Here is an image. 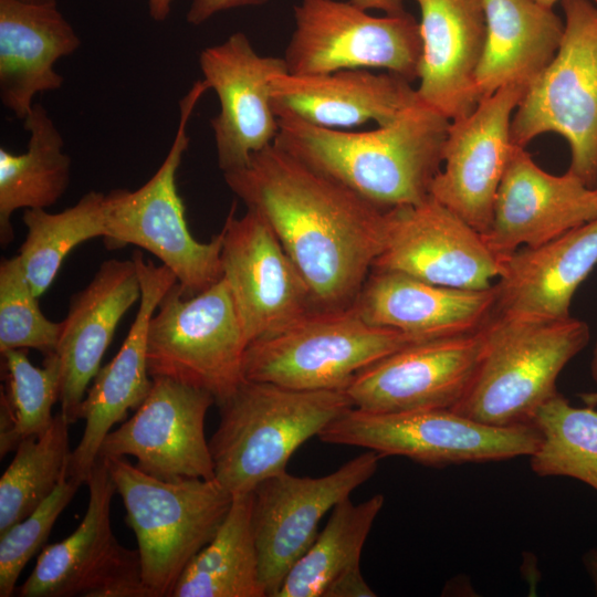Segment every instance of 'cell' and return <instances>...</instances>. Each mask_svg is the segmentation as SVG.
Here are the masks:
<instances>
[{
    "label": "cell",
    "mask_w": 597,
    "mask_h": 597,
    "mask_svg": "<svg viewBox=\"0 0 597 597\" xmlns=\"http://www.w3.org/2000/svg\"><path fill=\"white\" fill-rule=\"evenodd\" d=\"M223 177L272 229L317 307H352L384 249L387 210L274 144Z\"/></svg>",
    "instance_id": "obj_1"
},
{
    "label": "cell",
    "mask_w": 597,
    "mask_h": 597,
    "mask_svg": "<svg viewBox=\"0 0 597 597\" xmlns=\"http://www.w3.org/2000/svg\"><path fill=\"white\" fill-rule=\"evenodd\" d=\"M276 117L274 145L386 210L430 196L450 124L420 100L365 132L321 127L290 114Z\"/></svg>",
    "instance_id": "obj_2"
},
{
    "label": "cell",
    "mask_w": 597,
    "mask_h": 597,
    "mask_svg": "<svg viewBox=\"0 0 597 597\" xmlns=\"http://www.w3.org/2000/svg\"><path fill=\"white\" fill-rule=\"evenodd\" d=\"M218 407L220 422L209 440L214 479L235 496L286 471L297 448L353 405L344 389L244 380Z\"/></svg>",
    "instance_id": "obj_3"
},
{
    "label": "cell",
    "mask_w": 597,
    "mask_h": 597,
    "mask_svg": "<svg viewBox=\"0 0 597 597\" xmlns=\"http://www.w3.org/2000/svg\"><path fill=\"white\" fill-rule=\"evenodd\" d=\"M485 349L463 399L452 409L491 426L531 423L536 410L558 394L557 378L589 341L588 325L561 320L493 315Z\"/></svg>",
    "instance_id": "obj_4"
},
{
    "label": "cell",
    "mask_w": 597,
    "mask_h": 597,
    "mask_svg": "<svg viewBox=\"0 0 597 597\" xmlns=\"http://www.w3.org/2000/svg\"><path fill=\"white\" fill-rule=\"evenodd\" d=\"M102 460L136 536L148 596H171L187 565L216 535L233 496L216 479L168 481L124 457Z\"/></svg>",
    "instance_id": "obj_5"
},
{
    "label": "cell",
    "mask_w": 597,
    "mask_h": 597,
    "mask_svg": "<svg viewBox=\"0 0 597 597\" xmlns=\"http://www.w3.org/2000/svg\"><path fill=\"white\" fill-rule=\"evenodd\" d=\"M208 90L206 82L199 80L179 101L177 130L156 172L136 190L114 189L104 198L106 247L134 244L147 250L174 272L185 297L205 291L223 276L222 229L209 242L197 241L187 226L176 185L177 170L189 145L187 126Z\"/></svg>",
    "instance_id": "obj_6"
},
{
    "label": "cell",
    "mask_w": 597,
    "mask_h": 597,
    "mask_svg": "<svg viewBox=\"0 0 597 597\" xmlns=\"http://www.w3.org/2000/svg\"><path fill=\"white\" fill-rule=\"evenodd\" d=\"M564 33L559 48L530 84L514 111L512 143L525 147L545 133L561 135L570 148L572 172L597 185V4L559 0Z\"/></svg>",
    "instance_id": "obj_7"
},
{
    "label": "cell",
    "mask_w": 597,
    "mask_h": 597,
    "mask_svg": "<svg viewBox=\"0 0 597 597\" xmlns=\"http://www.w3.org/2000/svg\"><path fill=\"white\" fill-rule=\"evenodd\" d=\"M416 342L367 322L354 306L317 310L279 334L249 343L243 375L301 390L345 389L363 369Z\"/></svg>",
    "instance_id": "obj_8"
},
{
    "label": "cell",
    "mask_w": 597,
    "mask_h": 597,
    "mask_svg": "<svg viewBox=\"0 0 597 597\" xmlns=\"http://www.w3.org/2000/svg\"><path fill=\"white\" fill-rule=\"evenodd\" d=\"M248 344L223 276L190 297L177 282L149 323L148 374L203 389L219 406L245 380Z\"/></svg>",
    "instance_id": "obj_9"
},
{
    "label": "cell",
    "mask_w": 597,
    "mask_h": 597,
    "mask_svg": "<svg viewBox=\"0 0 597 597\" xmlns=\"http://www.w3.org/2000/svg\"><path fill=\"white\" fill-rule=\"evenodd\" d=\"M318 438L429 467L530 457L542 439L533 423L491 426L452 409L370 412L355 407L328 423Z\"/></svg>",
    "instance_id": "obj_10"
},
{
    "label": "cell",
    "mask_w": 597,
    "mask_h": 597,
    "mask_svg": "<svg viewBox=\"0 0 597 597\" xmlns=\"http://www.w3.org/2000/svg\"><path fill=\"white\" fill-rule=\"evenodd\" d=\"M293 15L283 56L289 73L383 69L418 80L421 38L411 13L375 17L349 1L300 0Z\"/></svg>",
    "instance_id": "obj_11"
},
{
    "label": "cell",
    "mask_w": 597,
    "mask_h": 597,
    "mask_svg": "<svg viewBox=\"0 0 597 597\" xmlns=\"http://www.w3.org/2000/svg\"><path fill=\"white\" fill-rule=\"evenodd\" d=\"M88 505L77 528L44 546L35 566L17 588L20 597H149L137 549L123 546L111 521L114 480L97 459L86 481Z\"/></svg>",
    "instance_id": "obj_12"
},
{
    "label": "cell",
    "mask_w": 597,
    "mask_h": 597,
    "mask_svg": "<svg viewBox=\"0 0 597 597\" xmlns=\"http://www.w3.org/2000/svg\"><path fill=\"white\" fill-rule=\"evenodd\" d=\"M221 263L249 343L273 336L320 310L312 291L279 239L256 212L235 216L222 228Z\"/></svg>",
    "instance_id": "obj_13"
},
{
    "label": "cell",
    "mask_w": 597,
    "mask_h": 597,
    "mask_svg": "<svg viewBox=\"0 0 597 597\" xmlns=\"http://www.w3.org/2000/svg\"><path fill=\"white\" fill-rule=\"evenodd\" d=\"M380 459L367 450L318 478L284 471L252 492V526L266 597H276L292 566L316 538L323 516L368 481Z\"/></svg>",
    "instance_id": "obj_14"
},
{
    "label": "cell",
    "mask_w": 597,
    "mask_h": 597,
    "mask_svg": "<svg viewBox=\"0 0 597 597\" xmlns=\"http://www.w3.org/2000/svg\"><path fill=\"white\" fill-rule=\"evenodd\" d=\"M503 269L483 235L431 196L387 210L385 245L373 265L463 290L493 286Z\"/></svg>",
    "instance_id": "obj_15"
},
{
    "label": "cell",
    "mask_w": 597,
    "mask_h": 597,
    "mask_svg": "<svg viewBox=\"0 0 597 597\" xmlns=\"http://www.w3.org/2000/svg\"><path fill=\"white\" fill-rule=\"evenodd\" d=\"M485 325L411 343L366 367L344 389L353 407L370 412L454 409L482 360Z\"/></svg>",
    "instance_id": "obj_16"
},
{
    "label": "cell",
    "mask_w": 597,
    "mask_h": 597,
    "mask_svg": "<svg viewBox=\"0 0 597 597\" xmlns=\"http://www.w3.org/2000/svg\"><path fill=\"white\" fill-rule=\"evenodd\" d=\"M213 396L170 378L154 377L135 413L103 440L100 459L132 455L161 480L214 479L205 419Z\"/></svg>",
    "instance_id": "obj_17"
},
{
    "label": "cell",
    "mask_w": 597,
    "mask_h": 597,
    "mask_svg": "<svg viewBox=\"0 0 597 597\" xmlns=\"http://www.w3.org/2000/svg\"><path fill=\"white\" fill-rule=\"evenodd\" d=\"M527 87L507 85L480 101L467 116L450 121L443 167L430 196L481 234L491 224L498 188L513 147L511 122Z\"/></svg>",
    "instance_id": "obj_18"
},
{
    "label": "cell",
    "mask_w": 597,
    "mask_h": 597,
    "mask_svg": "<svg viewBox=\"0 0 597 597\" xmlns=\"http://www.w3.org/2000/svg\"><path fill=\"white\" fill-rule=\"evenodd\" d=\"M198 61L202 80L220 103L210 119L218 166L223 172L241 168L275 140L279 123L270 81L287 72L285 61L259 54L243 32L205 48Z\"/></svg>",
    "instance_id": "obj_19"
},
{
    "label": "cell",
    "mask_w": 597,
    "mask_h": 597,
    "mask_svg": "<svg viewBox=\"0 0 597 597\" xmlns=\"http://www.w3.org/2000/svg\"><path fill=\"white\" fill-rule=\"evenodd\" d=\"M597 218V188L567 170H543L513 144L495 196L492 221L482 234L503 261L521 247H538Z\"/></svg>",
    "instance_id": "obj_20"
},
{
    "label": "cell",
    "mask_w": 597,
    "mask_h": 597,
    "mask_svg": "<svg viewBox=\"0 0 597 597\" xmlns=\"http://www.w3.org/2000/svg\"><path fill=\"white\" fill-rule=\"evenodd\" d=\"M142 296L134 322L114 358L101 367L81 407L85 420L82 438L72 451L69 478L86 483L98 459V451L112 427L129 409H137L148 396L153 378L147 369L149 323L164 295L177 277L166 265H156L140 251L133 254Z\"/></svg>",
    "instance_id": "obj_21"
},
{
    "label": "cell",
    "mask_w": 597,
    "mask_h": 597,
    "mask_svg": "<svg viewBox=\"0 0 597 597\" xmlns=\"http://www.w3.org/2000/svg\"><path fill=\"white\" fill-rule=\"evenodd\" d=\"M140 296L134 260L109 259L71 297L55 350L61 367V412L70 425L81 419L87 387L101 368L115 329Z\"/></svg>",
    "instance_id": "obj_22"
},
{
    "label": "cell",
    "mask_w": 597,
    "mask_h": 597,
    "mask_svg": "<svg viewBox=\"0 0 597 597\" xmlns=\"http://www.w3.org/2000/svg\"><path fill=\"white\" fill-rule=\"evenodd\" d=\"M413 1L421 38L417 95L449 121L464 117L480 103L475 74L486 38L482 2Z\"/></svg>",
    "instance_id": "obj_23"
},
{
    "label": "cell",
    "mask_w": 597,
    "mask_h": 597,
    "mask_svg": "<svg viewBox=\"0 0 597 597\" xmlns=\"http://www.w3.org/2000/svg\"><path fill=\"white\" fill-rule=\"evenodd\" d=\"M270 85L276 116L290 114L334 129L367 122L388 124L419 101L404 77L364 69L306 75L285 72L272 76Z\"/></svg>",
    "instance_id": "obj_24"
},
{
    "label": "cell",
    "mask_w": 597,
    "mask_h": 597,
    "mask_svg": "<svg viewBox=\"0 0 597 597\" xmlns=\"http://www.w3.org/2000/svg\"><path fill=\"white\" fill-rule=\"evenodd\" d=\"M493 286L463 290L392 271L371 270L354 308L367 322L419 341L476 332L492 318Z\"/></svg>",
    "instance_id": "obj_25"
},
{
    "label": "cell",
    "mask_w": 597,
    "mask_h": 597,
    "mask_svg": "<svg viewBox=\"0 0 597 597\" xmlns=\"http://www.w3.org/2000/svg\"><path fill=\"white\" fill-rule=\"evenodd\" d=\"M597 264V218L538 247H521L504 260L494 283L495 316L561 320Z\"/></svg>",
    "instance_id": "obj_26"
},
{
    "label": "cell",
    "mask_w": 597,
    "mask_h": 597,
    "mask_svg": "<svg viewBox=\"0 0 597 597\" xmlns=\"http://www.w3.org/2000/svg\"><path fill=\"white\" fill-rule=\"evenodd\" d=\"M81 39L56 0H0V100L19 119L39 93L59 90L63 76L54 64L74 53Z\"/></svg>",
    "instance_id": "obj_27"
},
{
    "label": "cell",
    "mask_w": 597,
    "mask_h": 597,
    "mask_svg": "<svg viewBox=\"0 0 597 597\" xmlns=\"http://www.w3.org/2000/svg\"><path fill=\"white\" fill-rule=\"evenodd\" d=\"M486 38L475 74L480 101L507 85L528 87L555 56L564 21L536 0H481Z\"/></svg>",
    "instance_id": "obj_28"
},
{
    "label": "cell",
    "mask_w": 597,
    "mask_h": 597,
    "mask_svg": "<svg viewBox=\"0 0 597 597\" xmlns=\"http://www.w3.org/2000/svg\"><path fill=\"white\" fill-rule=\"evenodd\" d=\"M383 494L336 504L323 531L292 566L276 597H374L360 572V556L384 506Z\"/></svg>",
    "instance_id": "obj_29"
},
{
    "label": "cell",
    "mask_w": 597,
    "mask_h": 597,
    "mask_svg": "<svg viewBox=\"0 0 597 597\" xmlns=\"http://www.w3.org/2000/svg\"><path fill=\"white\" fill-rule=\"evenodd\" d=\"M29 132L27 151L0 148V243L13 240L11 214L19 209L53 206L70 184L71 159L63 151V137L46 109L34 103L24 118Z\"/></svg>",
    "instance_id": "obj_30"
},
{
    "label": "cell",
    "mask_w": 597,
    "mask_h": 597,
    "mask_svg": "<svg viewBox=\"0 0 597 597\" xmlns=\"http://www.w3.org/2000/svg\"><path fill=\"white\" fill-rule=\"evenodd\" d=\"M252 505L253 493L233 496L216 535L187 565L171 597H266Z\"/></svg>",
    "instance_id": "obj_31"
},
{
    "label": "cell",
    "mask_w": 597,
    "mask_h": 597,
    "mask_svg": "<svg viewBox=\"0 0 597 597\" xmlns=\"http://www.w3.org/2000/svg\"><path fill=\"white\" fill-rule=\"evenodd\" d=\"M105 193L91 190L74 206L57 213L45 209H25L28 229L18 256L36 297L54 281L66 255L90 239L104 237Z\"/></svg>",
    "instance_id": "obj_32"
},
{
    "label": "cell",
    "mask_w": 597,
    "mask_h": 597,
    "mask_svg": "<svg viewBox=\"0 0 597 597\" xmlns=\"http://www.w3.org/2000/svg\"><path fill=\"white\" fill-rule=\"evenodd\" d=\"M70 426L60 411L44 432L15 448L0 479V534L31 514L69 476Z\"/></svg>",
    "instance_id": "obj_33"
},
{
    "label": "cell",
    "mask_w": 597,
    "mask_h": 597,
    "mask_svg": "<svg viewBox=\"0 0 597 597\" xmlns=\"http://www.w3.org/2000/svg\"><path fill=\"white\" fill-rule=\"evenodd\" d=\"M4 387L0 397V457L19 443L44 432L53 421L52 408L60 401L61 367L55 353L46 355L42 367L34 366L28 349L1 353Z\"/></svg>",
    "instance_id": "obj_34"
},
{
    "label": "cell",
    "mask_w": 597,
    "mask_h": 597,
    "mask_svg": "<svg viewBox=\"0 0 597 597\" xmlns=\"http://www.w3.org/2000/svg\"><path fill=\"white\" fill-rule=\"evenodd\" d=\"M541 442L530 455L538 476H568L597 491V407H574L559 392L532 419Z\"/></svg>",
    "instance_id": "obj_35"
},
{
    "label": "cell",
    "mask_w": 597,
    "mask_h": 597,
    "mask_svg": "<svg viewBox=\"0 0 597 597\" xmlns=\"http://www.w3.org/2000/svg\"><path fill=\"white\" fill-rule=\"evenodd\" d=\"M39 297L18 255L0 263V353L33 348L44 356L55 353L63 322H52L39 307Z\"/></svg>",
    "instance_id": "obj_36"
},
{
    "label": "cell",
    "mask_w": 597,
    "mask_h": 597,
    "mask_svg": "<svg viewBox=\"0 0 597 597\" xmlns=\"http://www.w3.org/2000/svg\"><path fill=\"white\" fill-rule=\"evenodd\" d=\"M81 484L64 478L31 514L0 534V596L10 597L28 562L44 546L51 530Z\"/></svg>",
    "instance_id": "obj_37"
},
{
    "label": "cell",
    "mask_w": 597,
    "mask_h": 597,
    "mask_svg": "<svg viewBox=\"0 0 597 597\" xmlns=\"http://www.w3.org/2000/svg\"><path fill=\"white\" fill-rule=\"evenodd\" d=\"M270 0H192L187 12V22L199 25L216 13L240 7L262 6Z\"/></svg>",
    "instance_id": "obj_38"
},
{
    "label": "cell",
    "mask_w": 597,
    "mask_h": 597,
    "mask_svg": "<svg viewBox=\"0 0 597 597\" xmlns=\"http://www.w3.org/2000/svg\"><path fill=\"white\" fill-rule=\"evenodd\" d=\"M355 7L369 11L378 10L386 15H402L407 13L405 0H348Z\"/></svg>",
    "instance_id": "obj_39"
},
{
    "label": "cell",
    "mask_w": 597,
    "mask_h": 597,
    "mask_svg": "<svg viewBox=\"0 0 597 597\" xmlns=\"http://www.w3.org/2000/svg\"><path fill=\"white\" fill-rule=\"evenodd\" d=\"M148 11L153 20L157 22L165 21L170 11L174 0H147Z\"/></svg>",
    "instance_id": "obj_40"
},
{
    "label": "cell",
    "mask_w": 597,
    "mask_h": 597,
    "mask_svg": "<svg viewBox=\"0 0 597 597\" xmlns=\"http://www.w3.org/2000/svg\"><path fill=\"white\" fill-rule=\"evenodd\" d=\"M583 562L595 587L597 595V548L589 549L583 557Z\"/></svg>",
    "instance_id": "obj_41"
},
{
    "label": "cell",
    "mask_w": 597,
    "mask_h": 597,
    "mask_svg": "<svg viewBox=\"0 0 597 597\" xmlns=\"http://www.w3.org/2000/svg\"><path fill=\"white\" fill-rule=\"evenodd\" d=\"M579 398L586 406L597 407V390L579 394Z\"/></svg>",
    "instance_id": "obj_42"
},
{
    "label": "cell",
    "mask_w": 597,
    "mask_h": 597,
    "mask_svg": "<svg viewBox=\"0 0 597 597\" xmlns=\"http://www.w3.org/2000/svg\"><path fill=\"white\" fill-rule=\"evenodd\" d=\"M590 374L593 380L597 384V341L594 347L593 357L590 362Z\"/></svg>",
    "instance_id": "obj_43"
},
{
    "label": "cell",
    "mask_w": 597,
    "mask_h": 597,
    "mask_svg": "<svg viewBox=\"0 0 597 597\" xmlns=\"http://www.w3.org/2000/svg\"><path fill=\"white\" fill-rule=\"evenodd\" d=\"M538 3L545 6V7H548V8H553L554 4L556 2H558L559 0H536Z\"/></svg>",
    "instance_id": "obj_44"
},
{
    "label": "cell",
    "mask_w": 597,
    "mask_h": 597,
    "mask_svg": "<svg viewBox=\"0 0 597 597\" xmlns=\"http://www.w3.org/2000/svg\"><path fill=\"white\" fill-rule=\"evenodd\" d=\"M21 1H25V2H45V1H50V0H21Z\"/></svg>",
    "instance_id": "obj_45"
},
{
    "label": "cell",
    "mask_w": 597,
    "mask_h": 597,
    "mask_svg": "<svg viewBox=\"0 0 597 597\" xmlns=\"http://www.w3.org/2000/svg\"><path fill=\"white\" fill-rule=\"evenodd\" d=\"M597 4V0H593Z\"/></svg>",
    "instance_id": "obj_46"
},
{
    "label": "cell",
    "mask_w": 597,
    "mask_h": 597,
    "mask_svg": "<svg viewBox=\"0 0 597 597\" xmlns=\"http://www.w3.org/2000/svg\"><path fill=\"white\" fill-rule=\"evenodd\" d=\"M596 188H597V185H596Z\"/></svg>",
    "instance_id": "obj_47"
}]
</instances>
